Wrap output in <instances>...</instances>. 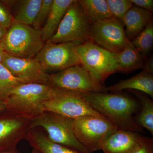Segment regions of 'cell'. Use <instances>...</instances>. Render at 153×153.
Instances as JSON below:
<instances>
[{"instance_id":"obj_1","label":"cell","mask_w":153,"mask_h":153,"mask_svg":"<svg viewBox=\"0 0 153 153\" xmlns=\"http://www.w3.org/2000/svg\"><path fill=\"white\" fill-rule=\"evenodd\" d=\"M82 97L94 109L119 129L139 133L142 131L133 117L138 108L134 98L117 92H89L82 94Z\"/></svg>"},{"instance_id":"obj_2","label":"cell","mask_w":153,"mask_h":153,"mask_svg":"<svg viewBox=\"0 0 153 153\" xmlns=\"http://www.w3.org/2000/svg\"><path fill=\"white\" fill-rule=\"evenodd\" d=\"M63 91L45 83H24L14 89L4 102L6 111L32 118L44 111L46 102Z\"/></svg>"},{"instance_id":"obj_3","label":"cell","mask_w":153,"mask_h":153,"mask_svg":"<svg viewBox=\"0 0 153 153\" xmlns=\"http://www.w3.org/2000/svg\"><path fill=\"white\" fill-rule=\"evenodd\" d=\"M74 119L50 111H43L31 119L30 128H42L51 141L80 153H92L77 139L73 130Z\"/></svg>"},{"instance_id":"obj_4","label":"cell","mask_w":153,"mask_h":153,"mask_svg":"<svg viewBox=\"0 0 153 153\" xmlns=\"http://www.w3.org/2000/svg\"><path fill=\"white\" fill-rule=\"evenodd\" d=\"M77 53L81 65L100 85L104 86L105 81L110 75L120 71L116 54L103 49L91 40L80 44Z\"/></svg>"},{"instance_id":"obj_5","label":"cell","mask_w":153,"mask_h":153,"mask_svg":"<svg viewBox=\"0 0 153 153\" xmlns=\"http://www.w3.org/2000/svg\"><path fill=\"white\" fill-rule=\"evenodd\" d=\"M1 44L6 53L15 57L30 58L36 57L45 43L40 31L32 26L13 23Z\"/></svg>"},{"instance_id":"obj_6","label":"cell","mask_w":153,"mask_h":153,"mask_svg":"<svg viewBox=\"0 0 153 153\" xmlns=\"http://www.w3.org/2000/svg\"><path fill=\"white\" fill-rule=\"evenodd\" d=\"M118 128L106 119L85 115L74 119L73 130L77 139L91 153L101 150L109 137Z\"/></svg>"},{"instance_id":"obj_7","label":"cell","mask_w":153,"mask_h":153,"mask_svg":"<svg viewBox=\"0 0 153 153\" xmlns=\"http://www.w3.org/2000/svg\"><path fill=\"white\" fill-rule=\"evenodd\" d=\"M91 25L78 0H74L67 9L56 33L46 42L57 44L78 42L82 44L90 40Z\"/></svg>"},{"instance_id":"obj_8","label":"cell","mask_w":153,"mask_h":153,"mask_svg":"<svg viewBox=\"0 0 153 153\" xmlns=\"http://www.w3.org/2000/svg\"><path fill=\"white\" fill-rule=\"evenodd\" d=\"M47 84L58 90L79 94L106 92V87L94 81L81 65H76L49 74Z\"/></svg>"},{"instance_id":"obj_9","label":"cell","mask_w":153,"mask_h":153,"mask_svg":"<svg viewBox=\"0 0 153 153\" xmlns=\"http://www.w3.org/2000/svg\"><path fill=\"white\" fill-rule=\"evenodd\" d=\"M80 44L78 42H46L35 57L46 72H59L81 64L77 53V47Z\"/></svg>"},{"instance_id":"obj_10","label":"cell","mask_w":153,"mask_h":153,"mask_svg":"<svg viewBox=\"0 0 153 153\" xmlns=\"http://www.w3.org/2000/svg\"><path fill=\"white\" fill-rule=\"evenodd\" d=\"M89 37L99 47L115 54L123 51L130 42L126 36L123 22L115 18L92 24Z\"/></svg>"},{"instance_id":"obj_11","label":"cell","mask_w":153,"mask_h":153,"mask_svg":"<svg viewBox=\"0 0 153 153\" xmlns=\"http://www.w3.org/2000/svg\"><path fill=\"white\" fill-rule=\"evenodd\" d=\"M82 94L63 91L46 102L43 111L55 113L73 119L85 115L105 118L83 100Z\"/></svg>"},{"instance_id":"obj_12","label":"cell","mask_w":153,"mask_h":153,"mask_svg":"<svg viewBox=\"0 0 153 153\" xmlns=\"http://www.w3.org/2000/svg\"><path fill=\"white\" fill-rule=\"evenodd\" d=\"M7 111L0 117V151L16 149L30 130L31 119Z\"/></svg>"},{"instance_id":"obj_13","label":"cell","mask_w":153,"mask_h":153,"mask_svg":"<svg viewBox=\"0 0 153 153\" xmlns=\"http://www.w3.org/2000/svg\"><path fill=\"white\" fill-rule=\"evenodd\" d=\"M1 64L25 83H47L49 74L44 71L36 57L21 58L5 52Z\"/></svg>"},{"instance_id":"obj_14","label":"cell","mask_w":153,"mask_h":153,"mask_svg":"<svg viewBox=\"0 0 153 153\" xmlns=\"http://www.w3.org/2000/svg\"><path fill=\"white\" fill-rule=\"evenodd\" d=\"M143 137L139 133L118 129L106 140L101 150L104 153H133Z\"/></svg>"},{"instance_id":"obj_15","label":"cell","mask_w":153,"mask_h":153,"mask_svg":"<svg viewBox=\"0 0 153 153\" xmlns=\"http://www.w3.org/2000/svg\"><path fill=\"white\" fill-rule=\"evenodd\" d=\"M152 17V13L133 5L122 21L126 36L129 41H132L145 29Z\"/></svg>"},{"instance_id":"obj_16","label":"cell","mask_w":153,"mask_h":153,"mask_svg":"<svg viewBox=\"0 0 153 153\" xmlns=\"http://www.w3.org/2000/svg\"><path fill=\"white\" fill-rule=\"evenodd\" d=\"M107 91L117 92L129 89L146 93L153 98V75L142 71L129 79L119 81L106 87Z\"/></svg>"},{"instance_id":"obj_17","label":"cell","mask_w":153,"mask_h":153,"mask_svg":"<svg viewBox=\"0 0 153 153\" xmlns=\"http://www.w3.org/2000/svg\"><path fill=\"white\" fill-rule=\"evenodd\" d=\"M73 1L74 0H53L49 16L40 31L44 43L49 41L56 33L67 9Z\"/></svg>"},{"instance_id":"obj_18","label":"cell","mask_w":153,"mask_h":153,"mask_svg":"<svg viewBox=\"0 0 153 153\" xmlns=\"http://www.w3.org/2000/svg\"><path fill=\"white\" fill-rule=\"evenodd\" d=\"M25 139L33 149L40 153H80L51 141L47 135L38 128L30 130Z\"/></svg>"},{"instance_id":"obj_19","label":"cell","mask_w":153,"mask_h":153,"mask_svg":"<svg viewBox=\"0 0 153 153\" xmlns=\"http://www.w3.org/2000/svg\"><path fill=\"white\" fill-rule=\"evenodd\" d=\"M42 0L16 1L12 10L13 23L33 26Z\"/></svg>"},{"instance_id":"obj_20","label":"cell","mask_w":153,"mask_h":153,"mask_svg":"<svg viewBox=\"0 0 153 153\" xmlns=\"http://www.w3.org/2000/svg\"><path fill=\"white\" fill-rule=\"evenodd\" d=\"M116 59L120 71L125 73L142 68L145 59L131 41L123 51L116 54Z\"/></svg>"},{"instance_id":"obj_21","label":"cell","mask_w":153,"mask_h":153,"mask_svg":"<svg viewBox=\"0 0 153 153\" xmlns=\"http://www.w3.org/2000/svg\"><path fill=\"white\" fill-rule=\"evenodd\" d=\"M91 25L98 21L114 18L106 0H78Z\"/></svg>"},{"instance_id":"obj_22","label":"cell","mask_w":153,"mask_h":153,"mask_svg":"<svg viewBox=\"0 0 153 153\" xmlns=\"http://www.w3.org/2000/svg\"><path fill=\"white\" fill-rule=\"evenodd\" d=\"M139 98L141 104V109L137 116L135 121L141 128L147 130L153 135V101L150 98L137 91L131 90Z\"/></svg>"},{"instance_id":"obj_23","label":"cell","mask_w":153,"mask_h":153,"mask_svg":"<svg viewBox=\"0 0 153 153\" xmlns=\"http://www.w3.org/2000/svg\"><path fill=\"white\" fill-rule=\"evenodd\" d=\"M131 42L145 59L149 57L153 46V19Z\"/></svg>"},{"instance_id":"obj_24","label":"cell","mask_w":153,"mask_h":153,"mask_svg":"<svg viewBox=\"0 0 153 153\" xmlns=\"http://www.w3.org/2000/svg\"><path fill=\"white\" fill-rule=\"evenodd\" d=\"M25 83L14 76L2 64H0V100L5 102L14 89Z\"/></svg>"},{"instance_id":"obj_25","label":"cell","mask_w":153,"mask_h":153,"mask_svg":"<svg viewBox=\"0 0 153 153\" xmlns=\"http://www.w3.org/2000/svg\"><path fill=\"white\" fill-rule=\"evenodd\" d=\"M113 16L123 21L127 12L133 6L131 0H106Z\"/></svg>"},{"instance_id":"obj_26","label":"cell","mask_w":153,"mask_h":153,"mask_svg":"<svg viewBox=\"0 0 153 153\" xmlns=\"http://www.w3.org/2000/svg\"><path fill=\"white\" fill-rule=\"evenodd\" d=\"M53 2V0H42L41 7L32 26L34 29L41 31L48 18Z\"/></svg>"},{"instance_id":"obj_27","label":"cell","mask_w":153,"mask_h":153,"mask_svg":"<svg viewBox=\"0 0 153 153\" xmlns=\"http://www.w3.org/2000/svg\"><path fill=\"white\" fill-rule=\"evenodd\" d=\"M13 23V17L10 10L0 1V26L7 30Z\"/></svg>"},{"instance_id":"obj_28","label":"cell","mask_w":153,"mask_h":153,"mask_svg":"<svg viewBox=\"0 0 153 153\" xmlns=\"http://www.w3.org/2000/svg\"><path fill=\"white\" fill-rule=\"evenodd\" d=\"M133 153H153V139L143 137L138 147Z\"/></svg>"},{"instance_id":"obj_29","label":"cell","mask_w":153,"mask_h":153,"mask_svg":"<svg viewBox=\"0 0 153 153\" xmlns=\"http://www.w3.org/2000/svg\"><path fill=\"white\" fill-rule=\"evenodd\" d=\"M134 5L153 13V0H131Z\"/></svg>"},{"instance_id":"obj_30","label":"cell","mask_w":153,"mask_h":153,"mask_svg":"<svg viewBox=\"0 0 153 153\" xmlns=\"http://www.w3.org/2000/svg\"><path fill=\"white\" fill-rule=\"evenodd\" d=\"M142 68L143 71L153 74V56L148 57L145 59Z\"/></svg>"},{"instance_id":"obj_31","label":"cell","mask_w":153,"mask_h":153,"mask_svg":"<svg viewBox=\"0 0 153 153\" xmlns=\"http://www.w3.org/2000/svg\"><path fill=\"white\" fill-rule=\"evenodd\" d=\"M7 30L0 26V43H1L6 36Z\"/></svg>"},{"instance_id":"obj_32","label":"cell","mask_w":153,"mask_h":153,"mask_svg":"<svg viewBox=\"0 0 153 153\" xmlns=\"http://www.w3.org/2000/svg\"><path fill=\"white\" fill-rule=\"evenodd\" d=\"M5 53V52L4 47H3L2 44L0 43V64H1L2 62Z\"/></svg>"},{"instance_id":"obj_33","label":"cell","mask_w":153,"mask_h":153,"mask_svg":"<svg viewBox=\"0 0 153 153\" xmlns=\"http://www.w3.org/2000/svg\"><path fill=\"white\" fill-rule=\"evenodd\" d=\"M5 102L0 100V114L5 112L6 111Z\"/></svg>"},{"instance_id":"obj_34","label":"cell","mask_w":153,"mask_h":153,"mask_svg":"<svg viewBox=\"0 0 153 153\" xmlns=\"http://www.w3.org/2000/svg\"><path fill=\"white\" fill-rule=\"evenodd\" d=\"M0 153H21L17 149L10 150L0 151Z\"/></svg>"},{"instance_id":"obj_35","label":"cell","mask_w":153,"mask_h":153,"mask_svg":"<svg viewBox=\"0 0 153 153\" xmlns=\"http://www.w3.org/2000/svg\"><path fill=\"white\" fill-rule=\"evenodd\" d=\"M30 153H40L36 149H33V150H32L31 152Z\"/></svg>"}]
</instances>
